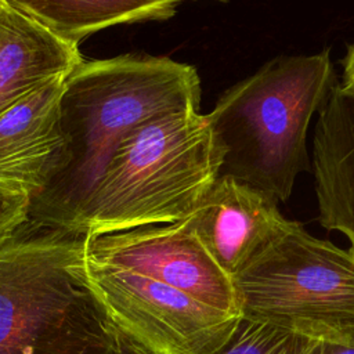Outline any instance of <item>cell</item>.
<instances>
[{
    "mask_svg": "<svg viewBox=\"0 0 354 354\" xmlns=\"http://www.w3.org/2000/svg\"><path fill=\"white\" fill-rule=\"evenodd\" d=\"M231 281L242 318L311 339L354 325V248L315 238L295 220Z\"/></svg>",
    "mask_w": 354,
    "mask_h": 354,
    "instance_id": "cell-5",
    "label": "cell"
},
{
    "mask_svg": "<svg viewBox=\"0 0 354 354\" xmlns=\"http://www.w3.org/2000/svg\"><path fill=\"white\" fill-rule=\"evenodd\" d=\"M87 278L116 329L145 354H212L239 319L88 254Z\"/></svg>",
    "mask_w": 354,
    "mask_h": 354,
    "instance_id": "cell-6",
    "label": "cell"
},
{
    "mask_svg": "<svg viewBox=\"0 0 354 354\" xmlns=\"http://www.w3.org/2000/svg\"><path fill=\"white\" fill-rule=\"evenodd\" d=\"M278 202L230 176H218L183 223L230 277L261 253L288 223Z\"/></svg>",
    "mask_w": 354,
    "mask_h": 354,
    "instance_id": "cell-8",
    "label": "cell"
},
{
    "mask_svg": "<svg viewBox=\"0 0 354 354\" xmlns=\"http://www.w3.org/2000/svg\"><path fill=\"white\" fill-rule=\"evenodd\" d=\"M66 77L44 83L0 115V185L32 201L57 173L66 147L59 111Z\"/></svg>",
    "mask_w": 354,
    "mask_h": 354,
    "instance_id": "cell-9",
    "label": "cell"
},
{
    "mask_svg": "<svg viewBox=\"0 0 354 354\" xmlns=\"http://www.w3.org/2000/svg\"><path fill=\"white\" fill-rule=\"evenodd\" d=\"M313 339L293 330L239 317L212 354H307Z\"/></svg>",
    "mask_w": 354,
    "mask_h": 354,
    "instance_id": "cell-13",
    "label": "cell"
},
{
    "mask_svg": "<svg viewBox=\"0 0 354 354\" xmlns=\"http://www.w3.org/2000/svg\"><path fill=\"white\" fill-rule=\"evenodd\" d=\"M343 66L342 84L354 90V41L347 46L344 57L340 61Z\"/></svg>",
    "mask_w": 354,
    "mask_h": 354,
    "instance_id": "cell-16",
    "label": "cell"
},
{
    "mask_svg": "<svg viewBox=\"0 0 354 354\" xmlns=\"http://www.w3.org/2000/svg\"><path fill=\"white\" fill-rule=\"evenodd\" d=\"M223 151L205 113L180 111L133 130L90 194V236L188 218L220 176Z\"/></svg>",
    "mask_w": 354,
    "mask_h": 354,
    "instance_id": "cell-4",
    "label": "cell"
},
{
    "mask_svg": "<svg viewBox=\"0 0 354 354\" xmlns=\"http://www.w3.org/2000/svg\"><path fill=\"white\" fill-rule=\"evenodd\" d=\"M59 39L79 47L87 36L122 24L166 21L176 0H10Z\"/></svg>",
    "mask_w": 354,
    "mask_h": 354,
    "instance_id": "cell-12",
    "label": "cell"
},
{
    "mask_svg": "<svg viewBox=\"0 0 354 354\" xmlns=\"http://www.w3.org/2000/svg\"><path fill=\"white\" fill-rule=\"evenodd\" d=\"M311 171L319 224L354 248V90L340 82L317 113Z\"/></svg>",
    "mask_w": 354,
    "mask_h": 354,
    "instance_id": "cell-10",
    "label": "cell"
},
{
    "mask_svg": "<svg viewBox=\"0 0 354 354\" xmlns=\"http://www.w3.org/2000/svg\"><path fill=\"white\" fill-rule=\"evenodd\" d=\"M4 1H6V0H0V12H1V10H3V6H4Z\"/></svg>",
    "mask_w": 354,
    "mask_h": 354,
    "instance_id": "cell-18",
    "label": "cell"
},
{
    "mask_svg": "<svg viewBox=\"0 0 354 354\" xmlns=\"http://www.w3.org/2000/svg\"><path fill=\"white\" fill-rule=\"evenodd\" d=\"M32 199L28 194L0 185V248L30 218Z\"/></svg>",
    "mask_w": 354,
    "mask_h": 354,
    "instance_id": "cell-14",
    "label": "cell"
},
{
    "mask_svg": "<svg viewBox=\"0 0 354 354\" xmlns=\"http://www.w3.org/2000/svg\"><path fill=\"white\" fill-rule=\"evenodd\" d=\"M90 235L29 218L0 248V354H118L87 278Z\"/></svg>",
    "mask_w": 354,
    "mask_h": 354,
    "instance_id": "cell-2",
    "label": "cell"
},
{
    "mask_svg": "<svg viewBox=\"0 0 354 354\" xmlns=\"http://www.w3.org/2000/svg\"><path fill=\"white\" fill-rule=\"evenodd\" d=\"M310 346H311V344H310ZM308 350H310V348H308ZM307 354H308V351H307Z\"/></svg>",
    "mask_w": 354,
    "mask_h": 354,
    "instance_id": "cell-19",
    "label": "cell"
},
{
    "mask_svg": "<svg viewBox=\"0 0 354 354\" xmlns=\"http://www.w3.org/2000/svg\"><path fill=\"white\" fill-rule=\"evenodd\" d=\"M337 83L329 48L279 55L227 88L205 113L223 151L220 176L288 201L311 170L310 122Z\"/></svg>",
    "mask_w": 354,
    "mask_h": 354,
    "instance_id": "cell-3",
    "label": "cell"
},
{
    "mask_svg": "<svg viewBox=\"0 0 354 354\" xmlns=\"http://www.w3.org/2000/svg\"><path fill=\"white\" fill-rule=\"evenodd\" d=\"M87 254L181 290L206 306L239 315L231 277L183 221L90 236Z\"/></svg>",
    "mask_w": 354,
    "mask_h": 354,
    "instance_id": "cell-7",
    "label": "cell"
},
{
    "mask_svg": "<svg viewBox=\"0 0 354 354\" xmlns=\"http://www.w3.org/2000/svg\"><path fill=\"white\" fill-rule=\"evenodd\" d=\"M118 354H145L142 350H140L137 346H134L131 342H129L123 335H122V343Z\"/></svg>",
    "mask_w": 354,
    "mask_h": 354,
    "instance_id": "cell-17",
    "label": "cell"
},
{
    "mask_svg": "<svg viewBox=\"0 0 354 354\" xmlns=\"http://www.w3.org/2000/svg\"><path fill=\"white\" fill-rule=\"evenodd\" d=\"M83 61L79 47L6 0L0 12V115Z\"/></svg>",
    "mask_w": 354,
    "mask_h": 354,
    "instance_id": "cell-11",
    "label": "cell"
},
{
    "mask_svg": "<svg viewBox=\"0 0 354 354\" xmlns=\"http://www.w3.org/2000/svg\"><path fill=\"white\" fill-rule=\"evenodd\" d=\"M308 354H354V325L313 337Z\"/></svg>",
    "mask_w": 354,
    "mask_h": 354,
    "instance_id": "cell-15",
    "label": "cell"
},
{
    "mask_svg": "<svg viewBox=\"0 0 354 354\" xmlns=\"http://www.w3.org/2000/svg\"><path fill=\"white\" fill-rule=\"evenodd\" d=\"M199 108L201 79L189 64L148 54L83 61L68 75L59 104L66 147L57 173L32 201L30 220L79 228L120 142L148 120Z\"/></svg>",
    "mask_w": 354,
    "mask_h": 354,
    "instance_id": "cell-1",
    "label": "cell"
}]
</instances>
